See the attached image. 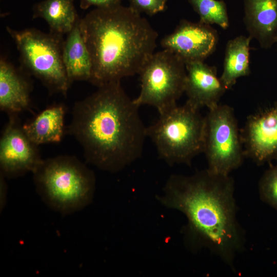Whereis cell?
<instances>
[{
	"label": "cell",
	"mask_w": 277,
	"mask_h": 277,
	"mask_svg": "<svg viewBox=\"0 0 277 277\" xmlns=\"http://www.w3.org/2000/svg\"><path fill=\"white\" fill-rule=\"evenodd\" d=\"M234 181L207 169L185 176L171 175L161 202L183 213L188 240L205 248L235 271L234 262L245 248V232L237 217Z\"/></svg>",
	"instance_id": "1"
},
{
	"label": "cell",
	"mask_w": 277,
	"mask_h": 277,
	"mask_svg": "<svg viewBox=\"0 0 277 277\" xmlns=\"http://www.w3.org/2000/svg\"><path fill=\"white\" fill-rule=\"evenodd\" d=\"M97 88L75 102L66 131L80 144L87 162L115 172L142 155L147 127L121 81Z\"/></svg>",
	"instance_id": "2"
},
{
	"label": "cell",
	"mask_w": 277,
	"mask_h": 277,
	"mask_svg": "<svg viewBox=\"0 0 277 277\" xmlns=\"http://www.w3.org/2000/svg\"><path fill=\"white\" fill-rule=\"evenodd\" d=\"M96 86L140 74L154 53L157 32L130 7L96 8L80 18Z\"/></svg>",
	"instance_id": "3"
},
{
	"label": "cell",
	"mask_w": 277,
	"mask_h": 277,
	"mask_svg": "<svg viewBox=\"0 0 277 277\" xmlns=\"http://www.w3.org/2000/svg\"><path fill=\"white\" fill-rule=\"evenodd\" d=\"M33 174L42 201L61 214L78 211L92 201L94 173L74 156L61 155L43 160Z\"/></svg>",
	"instance_id": "4"
},
{
	"label": "cell",
	"mask_w": 277,
	"mask_h": 277,
	"mask_svg": "<svg viewBox=\"0 0 277 277\" xmlns=\"http://www.w3.org/2000/svg\"><path fill=\"white\" fill-rule=\"evenodd\" d=\"M205 131V116L187 101L160 113L158 120L146 128L147 137L160 157L170 165H190L203 152Z\"/></svg>",
	"instance_id": "5"
},
{
	"label": "cell",
	"mask_w": 277,
	"mask_h": 277,
	"mask_svg": "<svg viewBox=\"0 0 277 277\" xmlns=\"http://www.w3.org/2000/svg\"><path fill=\"white\" fill-rule=\"evenodd\" d=\"M23 66L41 81L51 93L66 95L71 85L63 60L62 35L45 33L36 29L17 31L9 27Z\"/></svg>",
	"instance_id": "6"
},
{
	"label": "cell",
	"mask_w": 277,
	"mask_h": 277,
	"mask_svg": "<svg viewBox=\"0 0 277 277\" xmlns=\"http://www.w3.org/2000/svg\"><path fill=\"white\" fill-rule=\"evenodd\" d=\"M139 75L141 90L134 99L138 106H152L160 114L176 106L185 92V63L167 49L154 52Z\"/></svg>",
	"instance_id": "7"
},
{
	"label": "cell",
	"mask_w": 277,
	"mask_h": 277,
	"mask_svg": "<svg viewBox=\"0 0 277 277\" xmlns=\"http://www.w3.org/2000/svg\"><path fill=\"white\" fill-rule=\"evenodd\" d=\"M203 153L209 171L230 175L239 168L245 157L240 129L234 110L227 105L218 104L205 116Z\"/></svg>",
	"instance_id": "8"
},
{
	"label": "cell",
	"mask_w": 277,
	"mask_h": 277,
	"mask_svg": "<svg viewBox=\"0 0 277 277\" xmlns=\"http://www.w3.org/2000/svg\"><path fill=\"white\" fill-rule=\"evenodd\" d=\"M27 136L17 114H9L0 139V173L12 179L32 173L43 160Z\"/></svg>",
	"instance_id": "9"
},
{
	"label": "cell",
	"mask_w": 277,
	"mask_h": 277,
	"mask_svg": "<svg viewBox=\"0 0 277 277\" xmlns=\"http://www.w3.org/2000/svg\"><path fill=\"white\" fill-rule=\"evenodd\" d=\"M240 133L245 157L257 165L276 161L277 102L249 115Z\"/></svg>",
	"instance_id": "10"
},
{
	"label": "cell",
	"mask_w": 277,
	"mask_h": 277,
	"mask_svg": "<svg viewBox=\"0 0 277 277\" xmlns=\"http://www.w3.org/2000/svg\"><path fill=\"white\" fill-rule=\"evenodd\" d=\"M218 38L216 30L210 25L182 19L161 39V45L186 64L204 61L215 51Z\"/></svg>",
	"instance_id": "11"
},
{
	"label": "cell",
	"mask_w": 277,
	"mask_h": 277,
	"mask_svg": "<svg viewBox=\"0 0 277 277\" xmlns=\"http://www.w3.org/2000/svg\"><path fill=\"white\" fill-rule=\"evenodd\" d=\"M185 65L187 75L185 93L188 97L187 101L199 109L206 107L210 109L219 104L227 89L217 76L216 68L204 61L192 62Z\"/></svg>",
	"instance_id": "12"
},
{
	"label": "cell",
	"mask_w": 277,
	"mask_h": 277,
	"mask_svg": "<svg viewBox=\"0 0 277 277\" xmlns=\"http://www.w3.org/2000/svg\"><path fill=\"white\" fill-rule=\"evenodd\" d=\"M244 12L249 36L262 48L277 43V0H244Z\"/></svg>",
	"instance_id": "13"
},
{
	"label": "cell",
	"mask_w": 277,
	"mask_h": 277,
	"mask_svg": "<svg viewBox=\"0 0 277 277\" xmlns=\"http://www.w3.org/2000/svg\"><path fill=\"white\" fill-rule=\"evenodd\" d=\"M31 86L27 80L3 57L0 60V108L17 114L30 106Z\"/></svg>",
	"instance_id": "14"
},
{
	"label": "cell",
	"mask_w": 277,
	"mask_h": 277,
	"mask_svg": "<svg viewBox=\"0 0 277 277\" xmlns=\"http://www.w3.org/2000/svg\"><path fill=\"white\" fill-rule=\"evenodd\" d=\"M79 18L67 33L63 46V60L69 82L89 81L91 75V56L82 35Z\"/></svg>",
	"instance_id": "15"
},
{
	"label": "cell",
	"mask_w": 277,
	"mask_h": 277,
	"mask_svg": "<svg viewBox=\"0 0 277 277\" xmlns=\"http://www.w3.org/2000/svg\"><path fill=\"white\" fill-rule=\"evenodd\" d=\"M66 108L63 105L50 106L31 122L23 125L28 138L36 145L59 143L64 134Z\"/></svg>",
	"instance_id": "16"
},
{
	"label": "cell",
	"mask_w": 277,
	"mask_h": 277,
	"mask_svg": "<svg viewBox=\"0 0 277 277\" xmlns=\"http://www.w3.org/2000/svg\"><path fill=\"white\" fill-rule=\"evenodd\" d=\"M74 0H44L33 8V18H41L48 24L50 32L68 33L79 18Z\"/></svg>",
	"instance_id": "17"
},
{
	"label": "cell",
	"mask_w": 277,
	"mask_h": 277,
	"mask_svg": "<svg viewBox=\"0 0 277 277\" xmlns=\"http://www.w3.org/2000/svg\"><path fill=\"white\" fill-rule=\"evenodd\" d=\"M249 35H240L229 40L226 46L223 71L220 78L227 90L240 77L250 73V42Z\"/></svg>",
	"instance_id": "18"
},
{
	"label": "cell",
	"mask_w": 277,
	"mask_h": 277,
	"mask_svg": "<svg viewBox=\"0 0 277 277\" xmlns=\"http://www.w3.org/2000/svg\"><path fill=\"white\" fill-rule=\"evenodd\" d=\"M200 16V22L226 29L229 24L226 3L218 0H187Z\"/></svg>",
	"instance_id": "19"
},
{
	"label": "cell",
	"mask_w": 277,
	"mask_h": 277,
	"mask_svg": "<svg viewBox=\"0 0 277 277\" xmlns=\"http://www.w3.org/2000/svg\"><path fill=\"white\" fill-rule=\"evenodd\" d=\"M258 190L261 201L277 211V160L274 165L269 164L260 178Z\"/></svg>",
	"instance_id": "20"
},
{
	"label": "cell",
	"mask_w": 277,
	"mask_h": 277,
	"mask_svg": "<svg viewBox=\"0 0 277 277\" xmlns=\"http://www.w3.org/2000/svg\"><path fill=\"white\" fill-rule=\"evenodd\" d=\"M129 7L136 12L149 16L163 12L167 8L168 0H128Z\"/></svg>",
	"instance_id": "21"
},
{
	"label": "cell",
	"mask_w": 277,
	"mask_h": 277,
	"mask_svg": "<svg viewBox=\"0 0 277 277\" xmlns=\"http://www.w3.org/2000/svg\"><path fill=\"white\" fill-rule=\"evenodd\" d=\"M81 8L86 10L91 6L97 8H109L121 5L123 0H78Z\"/></svg>",
	"instance_id": "22"
},
{
	"label": "cell",
	"mask_w": 277,
	"mask_h": 277,
	"mask_svg": "<svg viewBox=\"0 0 277 277\" xmlns=\"http://www.w3.org/2000/svg\"><path fill=\"white\" fill-rule=\"evenodd\" d=\"M6 177L0 173V210L2 211L7 202V186Z\"/></svg>",
	"instance_id": "23"
}]
</instances>
